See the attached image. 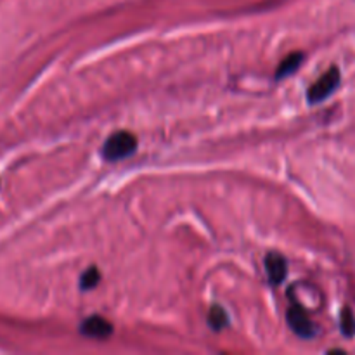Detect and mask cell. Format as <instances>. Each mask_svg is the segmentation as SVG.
I'll use <instances>...</instances> for the list:
<instances>
[{
	"label": "cell",
	"mask_w": 355,
	"mask_h": 355,
	"mask_svg": "<svg viewBox=\"0 0 355 355\" xmlns=\"http://www.w3.org/2000/svg\"><path fill=\"white\" fill-rule=\"evenodd\" d=\"M137 149V139L130 132H116L103 146V156L106 162H118L132 156Z\"/></svg>",
	"instance_id": "cell-1"
},
{
	"label": "cell",
	"mask_w": 355,
	"mask_h": 355,
	"mask_svg": "<svg viewBox=\"0 0 355 355\" xmlns=\"http://www.w3.org/2000/svg\"><path fill=\"white\" fill-rule=\"evenodd\" d=\"M340 85V69L338 68H331L329 71H326L314 85L309 89L307 92V99L311 104L321 103L324 101L326 97L331 96L333 92L336 90V87Z\"/></svg>",
	"instance_id": "cell-2"
},
{
	"label": "cell",
	"mask_w": 355,
	"mask_h": 355,
	"mask_svg": "<svg viewBox=\"0 0 355 355\" xmlns=\"http://www.w3.org/2000/svg\"><path fill=\"white\" fill-rule=\"evenodd\" d=\"M286 319L295 335L300 336V338H314V336L318 335L315 324L309 319V315L305 314V311L298 304H293L288 309Z\"/></svg>",
	"instance_id": "cell-3"
},
{
	"label": "cell",
	"mask_w": 355,
	"mask_h": 355,
	"mask_svg": "<svg viewBox=\"0 0 355 355\" xmlns=\"http://www.w3.org/2000/svg\"><path fill=\"white\" fill-rule=\"evenodd\" d=\"M80 331L85 336H89V338L104 340L113 333V326H111V322H107L106 319L101 318V315H92V318L85 319V321L82 322Z\"/></svg>",
	"instance_id": "cell-4"
},
{
	"label": "cell",
	"mask_w": 355,
	"mask_h": 355,
	"mask_svg": "<svg viewBox=\"0 0 355 355\" xmlns=\"http://www.w3.org/2000/svg\"><path fill=\"white\" fill-rule=\"evenodd\" d=\"M266 270H267V276H269L270 284L277 286L284 281L286 277V260L279 255V253H269L266 259Z\"/></svg>",
	"instance_id": "cell-5"
},
{
	"label": "cell",
	"mask_w": 355,
	"mask_h": 355,
	"mask_svg": "<svg viewBox=\"0 0 355 355\" xmlns=\"http://www.w3.org/2000/svg\"><path fill=\"white\" fill-rule=\"evenodd\" d=\"M304 58H305V55L302 54V52H293V54L288 55V58L284 59L283 62H281L279 68H277L276 80H283L284 76H288V75H291V73L297 71V69L300 68Z\"/></svg>",
	"instance_id": "cell-6"
},
{
	"label": "cell",
	"mask_w": 355,
	"mask_h": 355,
	"mask_svg": "<svg viewBox=\"0 0 355 355\" xmlns=\"http://www.w3.org/2000/svg\"><path fill=\"white\" fill-rule=\"evenodd\" d=\"M208 324H210V328L214 329V331H220V329H224L225 326L229 324V318L227 314H225L224 309L218 307V305L211 307L210 314H208Z\"/></svg>",
	"instance_id": "cell-7"
},
{
	"label": "cell",
	"mask_w": 355,
	"mask_h": 355,
	"mask_svg": "<svg viewBox=\"0 0 355 355\" xmlns=\"http://www.w3.org/2000/svg\"><path fill=\"white\" fill-rule=\"evenodd\" d=\"M340 328L347 338H352L355 335V315L350 309H343L340 315Z\"/></svg>",
	"instance_id": "cell-8"
},
{
	"label": "cell",
	"mask_w": 355,
	"mask_h": 355,
	"mask_svg": "<svg viewBox=\"0 0 355 355\" xmlns=\"http://www.w3.org/2000/svg\"><path fill=\"white\" fill-rule=\"evenodd\" d=\"M99 279H101L99 270H97L96 267H90V269L83 274L82 279H80V288H82V290H92V288L97 286Z\"/></svg>",
	"instance_id": "cell-9"
}]
</instances>
